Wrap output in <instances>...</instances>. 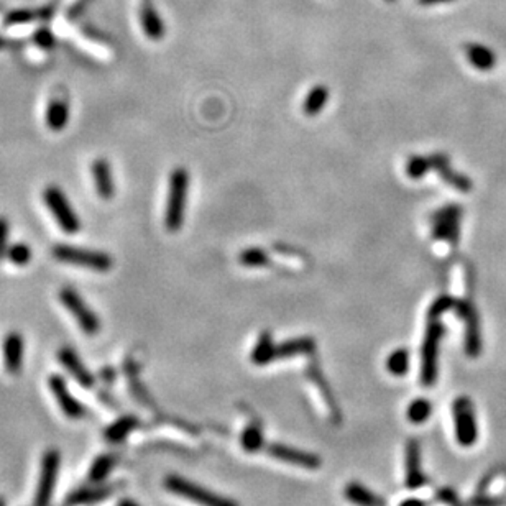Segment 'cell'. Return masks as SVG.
Wrapping results in <instances>:
<instances>
[{
	"mask_svg": "<svg viewBox=\"0 0 506 506\" xmlns=\"http://www.w3.org/2000/svg\"><path fill=\"white\" fill-rule=\"evenodd\" d=\"M189 174L184 168L173 169L169 178V193L167 214H164V225L169 232H178L184 220L186 194H188Z\"/></svg>",
	"mask_w": 506,
	"mask_h": 506,
	"instance_id": "cell-1",
	"label": "cell"
},
{
	"mask_svg": "<svg viewBox=\"0 0 506 506\" xmlns=\"http://www.w3.org/2000/svg\"><path fill=\"white\" fill-rule=\"evenodd\" d=\"M164 487L168 492L178 495L181 498L189 500L199 506H239L234 500L222 497L210 490L201 487V485L189 482L179 475H169L164 478Z\"/></svg>",
	"mask_w": 506,
	"mask_h": 506,
	"instance_id": "cell-2",
	"label": "cell"
},
{
	"mask_svg": "<svg viewBox=\"0 0 506 506\" xmlns=\"http://www.w3.org/2000/svg\"><path fill=\"white\" fill-rule=\"evenodd\" d=\"M53 257L60 262L69 263V265L89 268L92 271H101V273L108 271L113 265L112 257L107 255L104 252L79 249V247L64 245V244L53 247Z\"/></svg>",
	"mask_w": 506,
	"mask_h": 506,
	"instance_id": "cell-3",
	"label": "cell"
},
{
	"mask_svg": "<svg viewBox=\"0 0 506 506\" xmlns=\"http://www.w3.org/2000/svg\"><path fill=\"white\" fill-rule=\"evenodd\" d=\"M446 332V327L437 321L431 319L426 329L425 344L421 352V383L422 386H432L437 380V357H439V342Z\"/></svg>",
	"mask_w": 506,
	"mask_h": 506,
	"instance_id": "cell-4",
	"label": "cell"
},
{
	"mask_svg": "<svg viewBox=\"0 0 506 506\" xmlns=\"http://www.w3.org/2000/svg\"><path fill=\"white\" fill-rule=\"evenodd\" d=\"M43 201L46 204V208L50 209V213L53 214V217L58 222V225L61 227V230L66 232V234H76L81 229V220L77 214L74 213V208H72L69 199L66 198V194L61 191L58 186L51 184L46 186L43 189Z\"/></svg>",
	"mask_w": 506,
	"mask_h": 506,
	"instance_id": "cell-5",
	"label": "cell"
},
{
	"mask_svg": "<svg viewBox=\"0 0 506 506\" xmlns=\"http://www.w3.org/2000/svg\"><path fill=\"white\" fill-rule=\"evenodd\" d=\"M60 466L61 457L60 452L56 449H48L41 457L40 466V477L38 483H36V493H35V506H50L51 498H53L56 482H58L60 475Z\"/></svg>",
	"mask_w": 506,
	"mask_h": 506,
	"instance_id": "cell-6",
	"label": "cell"
},
{
	"mask_svg": "<svg viewBox=\"0 0 506 506\" xmlns=\"http://www.w3.org/2000/svg\"><path fill=\"white\" fill-rule=\"evenodd\" d=\"M60 301L63 306L68 309L69 314L76 319L77 325H79L82 332L86 335H96L101 330V321L97 317V314L87 306L84 299L79 296V293L74 291L72 288H63L60 291Z\"/></svg>",
	"mask_w": 506,
	"mask_h": 506,
	"instance_id": "cell-7",
	"label": "cell"
},
{
	"mask_svg": "<svg viewBox=\"0 0 506 506\" xmlns=\"http://www.w3.org/2000/svg\"><path fill=\"white\" fill-rule=\"evenodd\" d=\"M454 422H456V439L462 447H470L477 442L478 427L475 420L472 401L467 396H461L452 405Z\"/></svg>",
	"mask_w": 506,
	"mask_h": 506,
	"instance_id": "cell-8",
	"label": "cell"
},
{
	"mask_svg": "<svg viewBox=\"0 0 506 506\" xmlns=\"http://www.w3.org/2000/svg\"><path fill=\"white\" fill-rule=\"evenodd\" d=\"M456 313L459 317L466 321V352L468 357H478L482 352V334H480V321L475 308L467 301L456 303Z\"/></svg>",
	"mask_w": 506,
	"mask_h": 506,
	"instance_id": "cell-9",
	"label": "cell"
},
{
	"mask_svg": "<svg viewBox=\"0 0 506 506\" xmlns=\"http://www.w3.org/2000/svg\"><path fill=\"white\" fill-rule=\"evenodd\" d=\"M48 386L55 401L58 403L61 412L69 420H81L86 415V407L76 400L66 385L64 378L61 375H51L48 378Z\"/></svg>",
	"mask_w": 506,
	"mask_h": 506,
	"instance_id": "cell-10",
	"label": "cell"
},
{
	"mask_svg": "<svg viewBox=\"0 0 506 506\" xmlns=\"http://www.w3.org/2000/svg\"><path fill=\"white\" fill-rule=\"evenodd\" d=\"M462 209L459 206H447L437 210L432 217V234L437 240H451L456 244L459 237V220H461Z\"/></svg>",
	"mask_w": 506,
	"mask_h": 506,
	"instance_id": "cell-11",
	"label": "cell"
},
{
	"mask_svg": "<svg viewBox=\"0 0 506 506\" xmlns=\"http://www.w3.org/2000/svg\"><path fill=\"white\" fill-rule=\"evenodd\" d=\"M2 360L7 373L17 376L23 369L25 340L22 334L9 332L2 340Z\"/></svg>",
	"mask_w": 506,
	"mask_h": 506,
	"instance_id": "cell-12",
	"label": "cell"
},
{
	"mask_svg": "<svg viewBox=\"0 0 506 506\" xmlns=\"http://www.w3.org/2000/svg\"><path fill=\"white\" fill-rule=\"evenodd\" d=\"M266 451L271 457H275L281 462L291 463V466L309 470H316L321 467V459H319L316 454L299 451V449L283 446V444H271V446H268Z\"/></svg>",
	"mask_w": 506,
	"mask_h": 506,
	"instance_id": "cell-13",
	"label": "cell"
},
{
	"mask_svg": "<svg viewBox=\"0 0 506 506\" xmlns=\"http://www.w3.org/2000/svg\"><path fill=\"white\" fill-rule=\"evenodd\" d=\"M58 359L61 365L68 370V373L74 378L77 383L84 388H91L94 385V376L91 375V371L86 369V365L82 364L79 355L69 347H61L58 352Z\"/></svg>",
	"mask_w": 506,
	"mask_h": 506,
	"instance_id": "cell-14",
	"label": "cell"
},
{
	"mask_svg": "<svg viewBox=\"0 0 506 506\" xmlns=\"http://www.w3.org/2000/svg\"><path fill=\"white\" fill-rule=\"evenodd\" d=\"M91 172L97 194L104 201H111L113 194H116V183H113L111 163H108L106 158H97L96 162L92 163Z\"/></svg>",
	"mask_w": 506,
	"mask_h": 506,
	"instance_id": "cell-15",
	"label": "cell"
},
{
	"mask_svg": "<svg viewBox=\"0 0 506 506\" xmlns=\"http://www.w3.org/2000/svg\"><path fill=\"white\" fill-rule=\"evenodd\" d=\"M427 482L421 470V451L417 441L407 442L406 446V487L417 490Z\"/></svg>",
	"mask_w": 506,
	"mask_h": 506,
	"instance_id": "cell-16",
	"label": "cell"
},
{
	"mask_svg": "<svg viewBox=\"0 0 506 506\" xmlns=\"http://www.w3.org/2000/svg\"><path fill=\"white\" fill-rule=\"evenodd\" d=\"M429 158H431L432 168L437 169L439 174H441L442 179L446 181L447 184H451L452 188L462 191V193H468V191L472 189V181H470L467 176H463V174H459L454 172L451 164H449V158L446 154L436 153Z\"/></svg>",
	"mask_w": 506,
	"mask_h": 506,
	"instance_id": "cell-17",
	"label": "cell"
},
{
	"mask_svg": "<svg viewBox=\"0 0 506 506\" xmlns=\"http://www.w3.org/2000/svg\"><path fill=\"white\" fill-rule=\"evenodd\" d=\"M344 497L349 500L350 503H354L355 506H385V500L376 495L375 492H371L359 482L349 483L344 490Z\"/></svg>",
	"mask_w": 506,
	"mask_h": 506,
	"instance_id": "cell-18",
	"label": "cell"
},
{
	"mask_svg": "<svg viewBox=\"0 0 506 506\" xmlns=\"http://www.w3.org/2000/svg\"><path fill=\"white\" fill-rule=\"evenodd\" d=\"M316 350V342L311 337H298L286 340L280 345H276L275 355L278 359H291L296 355H309Z\"/></svg>",
	"mask_w": 506,
	"mask_h": 506,
	"instance_id": "cell-19",
	"label": "cell"
},
{
	"mask_svg": "<svg viewBox=\"0 0 506 506\" xmlns=\"http://www.w3.org/2000/svg\"><path fill=\"white\" fill-rule=\"evenodd\" d=\"M140 22L145 35L152 40H162L167 30H164V22L159 18L157 10H154L150 4H143L140 10Z\"/></svg>",
	"mask_w": 506,
	"mask_h": 506,
	"instance_id": "cell-20",
	"label": "cell"
},
{
	"mask_svg": "<svg viewBox=\"0 0 506 506\" xmlns=\"http://www.w3.org/2000/svg\"><path fill=\"white\" fill-rule=\"evenodd\" d=\"M467 58L475 68L480 71H490L493 69L495 63H497V56L490 48L478 43H470L466 46Z\"/></svg>",
	"mask_w": 506,
	"mask_h": 506,
	"instance_id": "cell-21",
	"label": "cell"
},
{
	"mask_svg": "<svg viewBox=\"0 0 506 506\" xmlns=\"http://www.w3.org/2000/svg\"><path fill=\"white\" fill-rule=\"evenodd\" d=\"M275 349H276V345L273 344L271 334L268 332V330H265V332H262L260 337H258L255 347H253V350H252L250 359L255 365L271 364L273 360H276Z\"/></svg>",
	"mask_w": 506,
	"mask_h": 506,
	"instance_id": "cell-22",
	"label": "cell"
},
{
	"mask_svg": "<svg viewBox=\"0 0 506 506\" xmlns=\"http://www.w3.org/2000/svg\"><path fill=\"white\" fill-rule=\"evenodd\" d=\"M69 122V107L63 101H53L50 102L48 108H46V125L51 130L60 132L68 125Z\"/></svg>",
	"mask_w": 506,
	"mask_h": 506,
	"instance_id": "cell-23",
	"label": "cell"
},
{
	"mask_svg": "<svg viewBox=\"0 0 506 506\" xmlns=\"http://www.w3.org/2000/svg\"><path fill=\"white\" fill-rule=\"evenodd\" d=\"M138 425L137 417L133 416H123L120 420H117L116 422H112L111 426L106 429V439L112 444L123 442L127 439L128 434L135 429Z\"/></svg>",
	"mask_w": 506,
	"mask_h": 506,
	"instance_id": "cell-24",
	"label": "cell"
},
{
	"mask_svg": "<svg viewBox=\"0 0 506 506\" xmlns=\"http://www.w3.org/2000/svg\"><path fill=\"white\" fill-rule=\"evenodd\" d=\"M329 99V91L325 86H316L313 87L311 92H309L306 99H304L303 104V112L306 113V116H317L319 112L322 111L325 102Z\"/></svg>",
	"mask_w": 506,
	"mask_h": 506,
	"instance_id": "cell-25",
	"label": "cell"
},
{
	"mask_svg": "<svg viewBox=\"0 0 506 506\" xmlns=\"http://www.w3.org/2000/svg\"><path fill=\"white\" fill-rule=\"evenodd\" d=\"M111 493H112V490H108L107 487L82 488V490H77L74 495H71L69 503L71 505H94V503L102 502V500L107 498Z\"/></svg>",
	"mask_w": 506,
	"mask_h": 506,
	"instance_id": "cell-26",
	"label": "cell"
},
{
	"mask_svg": "<svg viewBox=\"0 0 506 506\" xmlns=\"http://www.w3.org/2000/svg\"><path fill=\"white\" fill-rule=\"evenodd\" d=\"M116 467V457L113 456H99L92 462L89 468V480L92 483H101L107 478V475Z\"/></svg>",
	"mask_w": 506,
	"mask_h": 506,
	"instance_id": "cell-27",
	"label": "cell"
},
{
	"mask_svg": "<svg viewBox=\"0 0 506 506\" xmlns=\"http://www.w3.org/2000/svg\"><path fill=\"white\" fill-rule=\"evenodd\" d=\"M432 412V405L431 401L425 400V398H420V400H415L412 403H410V406H407V420L412 425H422V422L427 421L431 417Z\"/></svg>",
	"mask_w": 506,
	"mask_h": 506,
	"instance_id": "cell-28",
	"label": "cell"
},
{
	"mask_svg": "<svg viewBox=\"0 0 506 506\" xmlns=\"http://www.w3.org/2000/svg\"><path fill=\"white\" fill-rule=\"evenodd\" d=\"M386 369L395 376L406 375L407 369H410V352L406 349H396L386 360Z\"/></svg>",
	"mask_w": 506,
	"mask_h": 506,
	"instance_id": "cell-29",
	"label": "cell"
},
{
	"mask_svg": "<svg viewBox=\"0 0 506 506\" xmlns=\"http://www.w3.org/2000/svg\"><path fill=\"white\" fill-rule=\"evenodd\" d=\"M240 444H242V447H244V451H247V452L260 451L263 446V434H262L260 425L252 422V425L247 427L244 432H242Z\"/></svg>",
	"mask_w": 506,
	"mask_h": 506,
	"instance_id": "cell-30",
	"label": "cell"
},
{
	"mask_svg": "<svg viewBox=\"0 0 506 506\" xmlns=\"http://www.w3.org/2000/svg\"><path fill=\"white\" fill-rule=\"evenodd\" d=\"M429 169H432L429 157H411L406 163V174L411 179H421L422 176H426Z\"/></svg>",
	"mask_w": 506,
	"mask_h": 506,
	"instance_id": "cell-31",
	"label": "cell"
},
{
	"mask_svg": "<svg viewBox=\"0 0 506 506\" xmlns=\"http://www.w3.org/2000/svg\"><path fill=\"white\" fill-rule=\"evenodd\" d=\"M239 262L249 268H263L270 263V258L262 249H247L240 253Z\"/></svg>",
	"mask_w": 506,
	"mask_h": 506,
	"instance_id": "cell-32",
	"label": "cell"
},
{
	"mask_svg": "<svg viewBox=\"0 0 506 506\" xmlns=\"http://www.w3.org/2000/svg\"><path fill=\"white\" fill-rule=\"evenodd\" d=\"M7 258L13 263V265L25 266L30 260H32V249H30L27 244L18 242V244H13L9 247Z\"/></svg>",
	"mask_w": 506,
	"mask_h": 506,
	"instance_id": "cell-33",
	"label": "cell"
},
{
	"mask_svg": "<svg viewBox=\"0 0 506 506\" xmlns=\"http://www.w3.org/2000/svg\"><path fill=\"white\" fill-rule=\"evenodd\" d=\"M456 303L457 299H454L451 296H441L439 299H436V301L432 303V306L429 308V317L431 319L441 317L444 313L451 311V309L456 308Z\"/></svg>",
	"mask_w": 506,
	"mask_h": 506,
	"instance_id": "cell-34",
	"label": "cell"
},
{
	"mask_svg": "<svg viewBox=\"0 0 506 506\" xmlns=\"http://www.w3.org/2000/svg\"><path fill=\"white\" fill-rule=\"evenodd\" d=\"M9 235H10L9 222L7 219H4V217H0V260H2L4 257H7V250L10 247Z\"/></svg>",
	"mask_w": 506,
	"mask_h": 506,
	"instance_id": "cell-35",
	"label": "cell"
},
{
	"mask_svg": "<svg viewBox=\"0 0 506 506\" xmlns=\"http://www.w3.org/2000/svg\"><path fill=\"white\" fill-rule=\"evenodd\" d=\"M35 43L43 50H51L55 46V36L50 32V30L41 28L35 33Z\"/></svg>",
	"mask_w": 506,
	"mask_h": 506,
	"instance_id": "cell-36",
	"label": "cell"
},
{
	"mask_svg": "<svg viewBox=\"0 0 506 506\" xmlns=\"http://www.w3.org/2000/svg\"><path fill=\"white\" fill-rule=\"evenodd\" d=\"M36 18V13L32 10H17L7 17V23H27Z\"/></svg>",
	"mask_w": 506,
	"mask_h": 506,
	"instance_id": "cell-37",
	"label": "cell"
},
{
	"mask_svg": "<svg viewBox=\"0 0 506 506\" xmlns=\"http://www.w3.org/2000/svg\"><path fill=\"white\" fill-rule=\"evenodd\" d=\"M470 505L472 506H502L503 502L502 500H498V498H492V497H488V495H477L472 502H470Z\"/></svg>",
	"mask_w": 506,
	"mask_h": 506,
	"instance_id": "cell-38",
	"label": "cell"
},
{
	"mask_svg": "<svg viewBox=\"0 0 506 506\" xmlns=\"http://www.w3.org/2000/svg\"><path fill=\"white\" fill-rule=\"evenodd\" d=\"M437 495H439V498H441L442 502H446L449 506H462L461 500H459L456 492H452L451 488H444Z\"/></svg>",
	"mask_w": 506,
	"mask_h": 506,
	"instance_id": "cell-39",
	"label": "cell"
},
{
	"mask_svg": "<svg viewBox=\"0 0 506 506\" xmlns=\"http://www.w3.org/2000/svg\"><path fill=\"white\" fill-rule=\"evenodd\" d=\"M117 506H142V505L132 498H122V500H118Z\"/></svg>",
	"mask_w": 506,
	"mask_h": 506,
	"instance_id": "cell-40",
	"label": "cell"
},
{
	"mask_svg": "<svg viewBox=\"0 0 506 506\" xmlns=\"http://www.w3.org/2000/svg\"><path fill=\"white\" fill-rule=\"evenodd\" d=\"M400 506H425V503L417 498H410V500H405Z\"/></svg>",
	"mask_w": 506,
	"mask_h": 506,
	"instance_id": "cell-41",
	"label": "cell"
},
{
	"mask_svg": "<svg viewBox=\"0 0 506 506\" xmlns=\"http://www.w3.org/2000/svg\"><path fill=\"white\" fill-rule=\"evenodd\" d=\"M452 0H420L421 5H437V4H447Z\"/></svg>",
	"mask_w": 506,
	"mask_h": 506,
	"instance_id": "cell-42",
	"label": "cell"
},
{
	"mask_svg": "<svg viewBox=\"0 0 506 506\" xmlns=\"http://www.w3.org/2000/svg\"><path fill=\"white\" fill-rule=\"evenodd\" d=\"M2 45H4V40H2V38H0V48H2Z\"/></svg>",
	"mask_w": 506,
	"mask_h": 506,
	"instance_id": "cell-43",
	"label": "cell"
},
{
	"mask_svg": "<svg viewBox=\"0 0 506 506\" xmlns=\"http://www.w3.org/2000/svg\"><path fill=\"white\" fill-rule=\"evenodd\" d=\"M386 2H395V0H386Z\"/></svg>",
	"mask_w": 506,
	"mask_h": 506,
	"instance_id": "cell-44",
	"label": "cell"
},
{
	"mask_svg": "<svg viewBox=\"0 0 506 506\" xmlns=\"http://www.w3.org/2000/svg\"><path fill=\"white\" fill-rule=\"evenodd\" d=\"M0 506H2V503H0Z\"/></svg>",
	"mask_w": 506,
	"mask_h": 506,
	"instance_id": "cell-45",
	"label": "cell"
}]
</instances>
